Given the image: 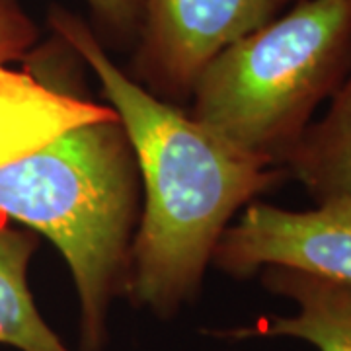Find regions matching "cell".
Here are the masks:
<instances>
[{
  "instance_id": "obj_1",
  "label": "cell",
  "mask_w": 351,
  "mask_h": 351,
  "mask_svg": "<svg viewBox=\"0 0 351 351\" xmlns=\"http://www.w3.org/2000/svg\"><path fill=\"white\" fill-rule=\"evenodd\" d=\"M47 20L100 80L135 154L141 217L127 297L156 318H174L197 299L226 228L287 176L141 86L78 16L53 6Z\"/></svg>"
},
{
  "instance_id": "obj_2",
  "label": "cell",
  "mask_w": 351,
  "mask_h": 351,
  "mask_svg": "<svg viewBox=\"0 0 351 351\" xmlns=\"http://www.w3.org/2000/svg\"><path fill=\"white\" fill-rule=\"evenodd\" d=\"M0 215L63 256L78 299L80 351H104L113 302L127 295L141 180L119 117L73 129L0 168Z\"/></svg>"
},
{
  "instance_id": "obj_3",
  "label": "cell",
  "mask_w": 351,
  "mask_h": 351,
  "mask_svg": "<svg viewBox=\"0 0 351 351\" xmlns=\"http://www.w3.org/2000/svg\"><path fill=\"white\" fill-rule=\"evenodd\" d=\"M351 69V0H297L223 49L189 96V117L281 168Z\"/></svg>"
},
{
  "instance_id": "obj_4",
  "label": "cell",
  "mask_w": 351,
  "mask_h": 351,
  "mask_svg": "<svg viewBox=\"0 0 351 351\" xmlns=\"http://www.w3.org/2000/svg\"><path fill=\"white\" fill-rule=\"evenodd\" d=\"M131 76L156 98L188 101L203 69L274 20L276 0H138Z\"/></svg>"
},
{
  "instance_id": "obj_5",
  "label": "cell",
  "mask_w": 351,
  "mask_h": 351,
  "mask_svg": "<svg viewBox=\"0 0 351 351\" xmlns=\"http://www.w3.org/2000/svg\"><path fill=\"white\" fill-rule=\"evenodd\" d=\"M213 265L234 279L277 265L351 285V197L304 211L254 201L226 228Z\"/></svg>"
},
{
  "instance_id": "obj_6",
  "label": "cell",
  "mask_w": 351,
  "mask_h": 351,
  "mask_svg": "<svg viewBox=\"0 0 351 351\" xmlns=\"http://www.w3.org/2000/svg\"><path fill=\"white\" fill-rule=\"evenodd\" d=\"M117 119L110 106L53 86L29 69L0 64V168L41 151L73 129Z\"/></svg>"
},
{
  "instance_id": "obj_7",
  "label": "cell",
  "mask_w": 351,
  "mask_h": 351,
  "mask_svg": "<svg viewBox=\"0 0 351 351\" xmlns=\"http://www.w3.org/2000/svg\"><path fill=\"white\" fill-rule=\"evenodd\" d=\"M263 289L287 299L293 313L263 316L252 326L225 332L232 338H293L316 351H351V285L291 267H263Z\"/></svg>"
},
{
  "instance_id": "obj_8",
  "label": "cell",
  "mask_w": 351,
  "mask_h": 351,
  "mask_svg": "<svg viewBox=\"0 0 351 351\" xmlns=\"http://www.w3.org/2000/svg\"><path fill=\"white\" fill-rule=\"evenodd\" d=\"M281 170L316 203L351 197V69L324 115L304 131Z\"/></svg>"
},
{
  "instance_id": "obj_9",
  "label": "cell",
  "mask_w": 351,
  "mask_h": 351,
  "mask_svg": "<svg viewBox=\"0 0 351 351\" xmlns=\"http://www.w3.org/2000/svg\"><path fill=\"white\" fill-rule=\"evenodd\" d=\"M41 237L0 215V346L18 351H75L41 316L27 269Z\"/></svg>"
},
{
  "instance_id": "obj_10",
  "label": "cell",
  "mask_w": 351,
  "mask_h": 351,
  "mask_svg": "<svg viewBox=\"0 0 351 351\" xmlns=\"http://www.w3.org/2000/svg\"><path fill=\"white\" fill-rule=\"evenodd\" d=\"M100 41L115 47L135 45L141 24L138 0H86Z\"/></svg>"
},
{
  "instance_id": "obj_11",
  "label": "cell",
  "mask_w": 351,
  "mask_h": 351,
  "mask_svg": "<svg viewBox=\"0 0 351 351\" xmlns=\"http://www.w3.org/2000/svg\"><path fill=\"white\" fill-rule=\"evenodd\" d=\"M39 27L20 0H0V64L25 59L36 49Z\"/></svg>"
},
{
  "instance_id": "obj_12",
  "label": "cell",
  "mask_w": 351,
  "mask_h": 351,
  "mask_svg": "<svg viewBox=\"0 0 351 351\" xmlns=\"http://www.w3.org/2000/svg\"><path fill=\"white\" fill-rule=\"evenodd\" d=\"M293 2H297V0H276L277 10H279V12H281V10H283V8H285V6H291V4H293Z\"/></svg>"
}]
</instances>
